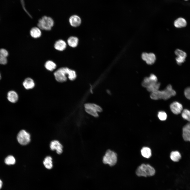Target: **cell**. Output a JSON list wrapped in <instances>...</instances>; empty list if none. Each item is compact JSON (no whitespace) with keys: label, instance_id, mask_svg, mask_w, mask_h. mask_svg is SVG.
I'll list each match as a JSON object with an SVG mask.
<instances>
[{"label":"cell","instance_id":"obj_1","mask_svg":"<svg viewBox=\"0 0 190 190\" xmlns=\"http://www.w3.org/2000/svg\"><path fill=\"white\" fill-rule=\"evenodd\" d=\"M176 92L173 89L172 86L169 84L164 90L162 91L158 90L152 93L150 95L151 98L154 100H157L163 99L166 100L169 99L175 95Z\"/></svg>","mask_w":190,"mask_h":190},{"label":"cell","instance_id":"obj_2","mask_svg":"<svg viewBox=\"0 0 190 190\" xmlns=\"http://www.w3.org/2000/svg\"><path fill=\"white\" fill-rule=\"evenodd\" d=\"M54 23V21L51 17L44 16L39 20L37 25L41 30L49 31L51 30Z\"/></svg>","mask_w":190,"mask_h":190},{"label":"cell","instance_id":"obj_3","mask_svg":"<svg viewBox=\"0 0 190 190\" xmlns=\"http://www.w3.org/2000/svg\"><path fill=\"white\" fill-rule=\"evenodd\" d=\"M117 161L116 154L114 151L108 150L103 158L102 161L105 164H108L110 166L116 164Z\"/></svg>","mask_w":190,"mask_h":190},{"label":"cell","instance_id":"obj_4","mask_svg":"<svg viewBox=\"0 0 190 190\" xmlns=\"http://www.w3.org/2000/svg\"><path fill=\"white\" fill-rule=\"evenodd\" d=\"M69 69L67 67L61 68L55 71L54 75L56 80L58 82H62L66 80L68 73Z\"/></svg>","mask_w":190,"mask_h":190},{"label":"cell","instance_id":"obj_5","mask_svg":"<svg viewBox=\"0 0 190 190\" xmlns=\"http://www.w3.org/2000/svg\"><path fill=\"white\" fill-rule=\"evenodd\" d=\"M17 140L21 145H25L28 144L30 141V134L24 130H21L17 136Z\"/></svg>","mask_w":190,"mask_h":190},{"label":"cell","instance_id":"obj_6","mask_svg":"<svg viewBox=\"0 0 190 190\" xmlns=\"http://www.w3.org/2000/svg\"><path fill=\"white\" fill-rule=\"evenodd\" d=\"M174 53L177 56L175 60L178 65H180L185 61L187 57V54L185 51L181 49H178L175 50Z\"/></svg>","mask_w":190,"mask_h":190},{"label":"cell","instance_id":"obj_7","mask_svg":"<svg viewBox=\"0 0 190 190\" xmlns=\"http://www.w3.org/2000/svg\"><path fill=\"white\" fill-rule=\"evenodd\" d=\"M141 57L142 59L149 65L154 64L156 59L155 55L152 53H143L142 54Z\"/></svg>","mask_w":190,"mask_h":190},{"label":"cell","instance_id":"obj_8","mask_svg":"<svg viewBox=\"0 0 190 190\" xmlns=\"http://www.w3.org/2000/svg\"><path fill=\"white\" fill-rule=\"evenodd\" d=\"M170 108L172 112L176 115L180 113L183 109L182 104L177 101L174 102L170 104Z\"/></svg>","mask_w":190,"mask_h":190},{"label":"cell","instance_id":"obj_9","mask_svg":"<svg viewBox=\"0 0 190 190\" xmlns=\"http://www.w3.org/2000/svg\"><path fill=\"white\" fill-rule=\"evenodd\" d=\"M158 81L157 78L155 75L151 74L149 77L145 78L142 83V86L146 88L150 84Z\"/></svg>","mask_w":190,"mask_h":190},{"label":"cell","instance_id":"obj_10","mask_svg":"<svg viewBox=\"0 0 190 190\" xmlns=\"http://www.w3.org/2000/svg\"><path fill=\"white\" fill-rule=\"evenodd\" d=\"M50 147L52 150H56L57 153L58 154H61L63 152V146L57 140H54L52 141L50 144Z\"/></svg>","mask_w":190,"mask_h":190},{"label":"cell","instance_id":"obj_11","mask_svg":"<svg viewBox=\"0 0 190 190\" xmlns=\"http://www.w3.org/2000/svg\"><path fill=\"white\" fill-rule=\"evenodd\" d=\"M182 136L184 141H190V122L183 126L182 129Z\"/></svg>","mask_w":190,"mask_h":190},{"label":"cell","instance_id":"obj_12","mask_svg":"<svg viewBox=\"0 0 190 190\" xmlns=\"http://www.w3.org/2000/svg\"><path fill=\"white\" fill-rule=\"evenodd\" d=\"M67 45L66 42L62 39H59L56 41L54 44V47L56 50L62 51L66 48Z\"/></svg>","mask_w":190,"mask_h":190},{"label":"cell","instance_id":"obj_13","mask_svg":"<svg viewBox=\"0 0 190 190\" xmlns=\"http://www.w3.org/2000/svg\"><path fill=\"white\" fill-rule=\"evenodd\" d=\"M69 22L71 26L73 27H77L80 24L81 21L79 16L76 15H74L70 17Z\"/></svg>","mask_w":190,"mask_h":190},{"label":"cell","instance_id":"obj_14","mask_svg":"<svg viewBox=\"0 0 190 190\" xmlns=\"http://www.w3.org/2000/svg\"><path fill=\"white\" fill-rule=\"evenodd\" d=\"M187 24L186 20L182 17H179L176 19L174 22V26L178 28H180L186 27Z\"/></svg>","mask_w":190,"mask_h":190},{"label":"cell","instance_id":"obj_15","mask_svg":"<svg viewBox=\"0 0 190 190\" xmlns=\"http://www.w3.org/2000/svg\"><path fill=\"white\" fill-rule=\"evenodd\" d=\"M8 55V52L6 49H0V64L5 65L7 63V57Z\"/></svg>","mask_w":190,"mask_h":190},{"label":"cell","instance_id":"obj_16","mask_svg":"<svg viewBox=\"0 0 190 190\" xmlns=\"http://www.w3.org/2000/svg\"><path fill=\"white\" fill-rule=\"evenodd\" d=\"M30 34L33 38L37 39L39 38L42 34L41 29L38 27H34L30 30Z\"/></svg>","mask_w":190,"mask_h":190},{"label":"cell","instance_id":"obj_17","mask_svg":"<svg viewBox=\"0 0 190 190\" xmlns=\"http://www.w3.org/2000/svg\"><path fill=\"white\" fill-rule=\"evenodd\" d=\"M7 98L8 100L12 103L16 102L18 99V96L17 93L13 91H9L7 93Z\"/></svg>","mask_w":190,"mask_h":190},{"label":"cell","instance_id":"obj_18","mask_svg":"<svg viewBox=\"0 0 190 190\" xmlns=\"http://www.w3.org/2000/svg\"><path fill=\"white\" fill-rule=\"evenodd\" d=\"M136 174L138 176L146 177L147 176L146 169V164H142L137 169Z\"/></svg>","mask_w":190,"mask_h":190},{"label":"cell","instance_id":"obj_19","mask_svg":"<svg viewBox=\"0 0 190 190\" xmlns=\"http://www.w3.org/2000/svg\"><path fill=\"white\" fill-rule=\"evenodd\" d=\"M23 85L26 89H28L33 88L35 86V84L32 79L28 78L24 80L23 83Z\"/></svg>","mask_w":190,"mask_h":190},{"label":"cell","instance_id":"obj_20","mask_svg":"<svg viewBox=\"0 0 190 190\" xmlns=\"http://www.w3.org/2000/svg\"><path fill=\"white\" fill-rule=\"evenodd\" d=\"M160 85V83L157 82L150 84L146 88L148 91L152 93L159 90Z\"/></svg>","mask_w":190,"mask_h":190},{"label":"cell","instance_id":"obj_21","mask_svg":"<svg viewBox=\"0 0 190 190\" xmlns=\"http://www.w3.org/2000/svg\"><path fill=\"white\" fill-rule=\"evenodd\" d=\"M67 42L68 44L70 46L75 48L76 47L78 44V39L76 37L71 36L68 39Z\"/></svg>","mask_w":190,"mask_h":190},{"label":"cell","instance_id":"obj_22","mask_svg":"<svg viewBox=\"0 0 190 190\" xmlns=\"http://www.w3.org/2000/svg\"><path fill=\"white\" fill-rule=\"evenodd\" d=\"M85 108H90L97 112H101L102 110V108L99 106L93 103H87L84 104Z\"/></svg>","mask_w":190,"mask_h":190},{"label":"cell","instance_id":"obj_23","mask_svg":"<svg viewBox=\"0 0 190 190\" xmlns=\"http://www.w3.org/2000/svg\"><path fill=\"white\" fill-rule=\"evenodd\" d=\"M45 68L48 70L52 71L56 68V65L55 63L51 60L47 61L44 65Z\"/></svg>","mask_w":190,"mask_h":190},{"label":"cell","instance_id":"obj_24","mask_svg":"<svg viewBox=\"0 0 190 190\" xmlns=\"http://www.w3.org/2000/svg\"><path fill=\"white\" fill-rule=\"evenodd\" d=\"M170 158L173 161L178 162L181 159V155L179 151H174L171 152Z\"/></svg>","mask_w":190,"mask_h":190},{"label":"cell","instance_id":"obj_25","mask_svg":"<svg viewBox=\"0 0 190 190\" xmlns=\"http://www.w3.org/2000/svg\"><path fill=\"white\" fill-rule=\"evenodd\" d=\"M141 153L142 155L145 158H149L151 155V150L148 147H143L141 150Z\"/></svg>","mask_w":190,"mask_h":190},{"label":"cell","instance_id":"obj_26","mask_svg":"<svg viewBox=\"0 0 190 190\" xmlns=\"http://www.w3.org/2000/svg\"><path fill=\"white\" fill-rule=\"evenodd\" d=\"M43 163L45 167L47 169H50L53 167L52 158L50 156H48L46 157Z\"/></svg>","mask_w":190,"mask_h":190},{"label":"cell","instance_id":"obj_27","mask_svg":"<svg viewBox=\"0 0 190 190\" xmlns=\"http://www.w3.org/2000/svg\"><path fill=\"white\" fill-rule=\"evenodd\" d=\"M146 169L147 176H152L155 174V170L149 164H146Z\"/></svg>","mask_w":190,"mask_h":190},{"label":"cell","instance_id":"obj_28","mask_svg":"<svg viewBox=\"0 0 190 190\" xmlns=\"http://www.w3.org/2000/svg\"><path fill=\"white\" fill-rule=\"evenodd\" d=\"M181 115L183 118L190 122V110L184 109L182 111Z\"/></svg>","mask_w":190,"mask_h":190},{"label":"cell","instance_id":"obj_29","mask_svg":"<svg viewBox=\"0 0 190 190\" xmlns=\"http://www.w3.org/2000/svg\"><path fill=\"white\" fill-rule=\"evenodd\" d=\"M16 162L15 158L12 156L9 155L7 156L5 159V163L8 165L14 164Z\"/></svg>","mask_w":190,"mask_h":190},{"label":"cell","instance_id":"obj_30","mask_svg":"<svg viewBox=\"0 0 190 190\" xmlns=\"http://www.w3.org/2000/svg\"><path fill=\"white\" fill-rule=\"evenodd\" d=\"M68 76L69 79L70 80H74L76 78V74L74 70L69 69L68 71Z\"/></svg>","mask_w":190,"mask_h":190},{"label":"cell","instance_id":"obj_31","mask_svg":"<svg viewBox=\"0 0 190 190\" xmlns=\"http://www.w3.org/2000/svg\"><path fill=\"white\" fill-rule=\"evenodd\" d=\"M158 116L160 120L165 121L167 118V115L165 112L162 111H160L158 112Z\"/></svg>","mask_w":190,"mask_h":190},{"label":"cell","instance_id":"obj_32","mask_svg":"<svg viewBox=\"0 0 190 190\" xmlns=\"http://www.w3.org/2000/svg\"><path fill=\"white\" fill-rule=\"evenodd\" d=\"M85 110L87 113L92 116L96 117H98L97 112L96 111L90 108H85Z\"/></svg>","mask_w":190,"mask_h":190},{"label":"cell","instance_id":"obj_33","mask_svg":"<svg viewBox=\"0 0 190 190\" xmlns=\"http://www.w3.org/2000/svg\"><path fill=\"white\" fill-rule=\"evenodd\" d=\"M184 94L187 99L190 100V87H187L185 89Z\"/></svg>","mask_w":190,"mask_h":190},{"label":"cell","instance_id":"obj_34","mask_svg":"<svg viewBox=\"0 0 190 190\" xmlns=\"http://www.w3.org/2000/svg\"><path fill=\"white\" fill-rule=\"evenodd\" d=\"M2 185V182L1 180L0 179V189L1 188Z\"/></svg>","mask_w":190,"mask_h":190},{"label":"cell","instance_id":"obj_35","mask_svg":"<svg viewBox=\"0 0 190 190\" xmlns=\"http://www.w3.org/2000/svg\"><path fill=\"white\" fill-rule=\"evenodd\" d=\"M1 74L0 73V80L1 79Z\"/></svg>","mask_w":190,"mask_h":190},{"label":"cell","instance_id":"obj_36","mask_svg":"<svg viewBox=\"0 0 190 190\" xmlns=\"http://www.w3.org/2000/svg\"><path fill=\"white\" fill-rule=\"evenodd\" d=\"M185 0V1H188V0Z\"/></svg>","mask_w":190,"mask_h":190}]
</instances>
